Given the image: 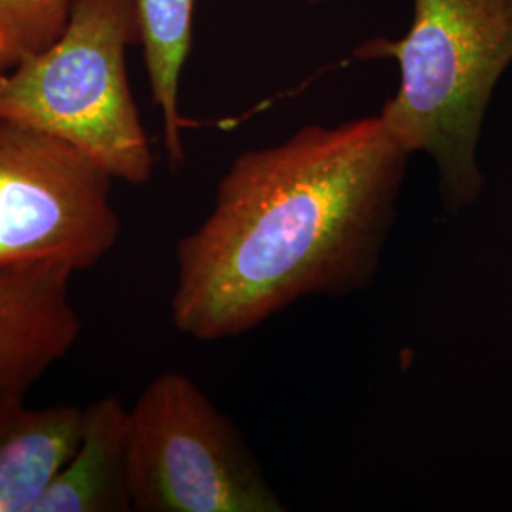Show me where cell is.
I'll list each match as a JSON object with an SVG mask.
<instances>
[{"mask_svg": "<svg viewBox=\"0 0 512 512\" xmlns=\"http://www.w3.org/2000/svg\"><path fill=\"white\" fill-rule=\"evenodd\" d=\"M410 156L378 114L241 152L207 219L177 245L175 329L217 342L304 298L370 289Z\"/></svg>", "mask_w": 512, "mask_h": 512, "instance_id": "obj_1", "label": "cell"}, {"mask_svg": "<svg viewBox=\"0 0 512 512\" xmlns=\"http://www.w3.org/2000/svg\"><path fill=\"white\" fill-rule=\"evenodd\" d=\"M404 37L366 40L361 61L395 59L401 82L378 116L410 154L429 156L450 217L482 194L478 143L497 82L512 65V0H412Z\"/></svg>", "mask_w": 512, "mask_h": 512, "instance_id": "obj_2", "label": "cell"}, {"mask_svg": "<svg viewBox=\"0 0 512 512\" xmlns=\"http://www.w3.org/2000/svg\"><path fill=\"white\" fill-rule=\"evenodd\" d=\"M137 42L135 0H73L63 35L0 74V120L63 141L112 179L148 183L154 156L126 71Z\"/></svg>", "mask_w": 512, "mask_h": 512, "instance_id": "obj_3", "label": "cell"}, {"mask_svg": "<svg viewBox=\"0 0 512 512\" xmlns=\"http://www.w3.org/2000/svg\"><path fill=\"white\" fill-rule=\"evenodd\" d=\"M128 465L131 511H287L238 425L181 372L129 410Z\"/></svg>", "mask_w": 512, "mask_h": 512, "instance_id": "obj_4", "label": "cell"}, {"mask_svg": "<svg viewBox=\"0 0 512 512\" xmlns=\"http://www.w3.org/2000/svg\"><path fill=\"white\" fill-rule=\"evenodd\" d=\"M112 177L63 141L0 120V268L59 262L82 272L120 238Z\"/></svg>", "mask_w": 512, "mask_h": 512, "instance_id": "obj_5", "label": "cell"}, {"mask_svg": "<svg viewBox=\"0 0 512 512\" xmlns=\"http://www.w3.org/2000/svg\"><path fill=\"white\" fill-rule=\"evenodd\" d=\"M74 274L59 262L0 268V408L21 403L76 344L82 321L71 298Z\"/></svg>", "mask_w": 512, "mask_h": 512, "instance_id": "obj_6", "label": "cell"}, {"mask_svg": "<svg viewBox=\"0 0 512 512\" xmlns=\"http://www.w3.org/2000/svg\"><path fill=\"white\" fill-rule=\"evenodd\" d=\"M129 410L116 397L84 408L82 437L33 512H128Z\"/></svg>", "mask_w": 512, "mask_h": 512, "instance_id": "obj_7", "label": "cell"}, {"mask_svg": "<svg viewBox=\"0 0 512 512\" xmlns=\"http://www.w3.org/2000/svg\"><path fill=\"white\" fill-rule=\"evenodd\" d=\"M84 408H0V512H33L80 442Z\"/></svg>", "mask_w": 512, "mask_h": 512, "instance_id": "obj_8", "label": "cell"}, {"mask_svg": "<svg viewBox=\"0 0 512 512\" xmlns=\"http://www.w3.org/2000/svg\"><path fill=\"white\" fill-rule=\"evenodd\" d=\"M135 6L152 101L164 118L165 150L173 169H179L184 164L186 126L179 109V92L192 46L196 0H135Z\"/></svg>", "mask_w": 512, "mask_h": 512, "instance_id": "obj_9", "label": "cell"}, {"mask_svg": "<svg viewBox=\"0 0 512 512\" xmlns=\"http://www.w3.org/2000/svg\"><path fill=\"white\" fill-rule=\"evenodd\" d=\"M73 0H0V74L63 35Z\"/></svg>", "mask_w": 512, "mask_h": 512, "instance_id": "obj_10", "label": "cell"}, {"mask_svg": "<svg viewBox=\"0 0 512 512\" xmlns=\"http://www.w3.org/2000/svg\"><path fill=\"white\" fill-rule=\"evenodd\" d=\"M302 2H306V4H325L329 0H302Z\"/></svg>", "mask_w": 512, "mask_h": 512, "instance_id": "obj_11", "label": "cell"}]
</instances>
